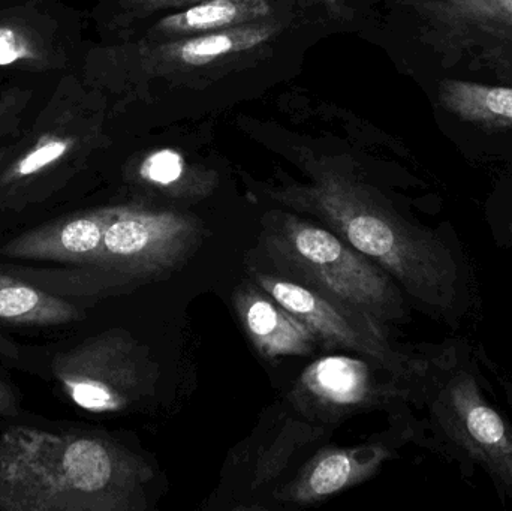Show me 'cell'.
<instances>
[{
    "label": "cell",
    "instance_id": "1",
    "mask_svg": "<svg viewBox=\"0 0 512 511\" xmlns=\"http://www.w3.org/2000/svg\"><path fill=\"white\" fill-rule=\"evenodd\" d=\"M271 197L342 237L421 308L450 321L465 311V266L454 249L439 234L403 218L370 186L316 167L310 183L286 186Z\"/></svg>",
    "mask_w": 512,
    "mask_h": 511
},
{
    "label": "cell",
    "instance_id": "2",
    "mask_svg": "<svg viewBox=\"0 0 512 511\" xmlns=\"http://www.w3.org/2000/svg\"><path fill=\"white\" fill-rule=\"evenodd\" d=\"M153 470L122 444L87 432L0 434V510L141 511Z\"/></svg>",
    "mask_w": 512,
    "mask_h": 511
},
{
    "label": "cell",
    "instance_id": "3",
    "mask_svg": "<svg viewBox=\"0 0 512 511\" xmlns=\"http://www.w3.org/2000/svg\"><path fill=\"white\" fill-rule=\"evenodd\" d=\"M402 383L400 404L420 408L429 446L463 471L484 474L499 497L512 501V420L496 401L477 348L465 339L427 348Z\"/></svg>",
    "mask_w": 512,
    "mask_h": 511
},
{
    "label": "cell",
    "instance_id": "4",
    "mask_svg": "<svg viewBox=\"0 0 512 511\" xmlns=\"http://www.w3.org/2000/svg\"><path fill=\"white\" fill-rule=\"evenodd\" d=\"M259 246L276 275L348 306L384 327L408 315L405 293L384 269L318 222L273 210Z\"/></svg>",
    "mask_w": 512,
    "mask_h": 511
},
{
    "label": "cell",
    "instance_id": "5",
    "mask_svg": "<svg viewBox=\"0 0 512 511\" xmlns=\"http://www.w3.org/2000/svg\"><path fill=\"white\" fill-rule=\"evenodd\" d=\"M54 377L81 410L117 414L143 404L155 392L158 365L131 333L111 329L54 357Z\"/></svg>",
    "mask_w": 512,
    "mask_h": 511
},
{
    "label": "cell",
    "instance_id": "6",
    "mask_svg": "<svg viewBox=\"0 0 512 511\" xmlns=\"http://www.w3.org/2000/svg\"><path fill=\"white\" fill-rule=\"evenodd\" d=\"M201 221L171 209L116 206L93 269L120 290L161 281L179 270L203 243Z\"/></svg>",
    "mask_w": 512,
    "mask_h": 511
},
{
    "label": "cell",
    "instance_id": "7",
    "mask_svg": "<svg viewBox=\"0 0 512 511\" xmlns=\"http://www.w3.org/2000/svg\"><path fill=\"white\" fill-rule=\"evenodd\" d=\"M423 39L447 66L512 86V0H408Z\"/></svg>",
    "mask_w": 512,
    "mask_h": 511
},
{
    "label": "cell",
    "instance_id": "8",
    "mask_svg": "<svg viewBox=\"0 0 512 511\" xmlns=\"http://www.w3.org/2000/svg\"><path fill=\"white\" fill-rule=\"evenodd\" d=\"M251 275L256 285L300 318L324 347L351 351L399 378L408 377L414 369L417 356L394 348L387 327L378 321L276 273L252 270Z\"/></svg>",
    "mask_w": 512,
    "mask_h": 511
},
{
    "label": "cell",
    "instance_id": "9",
    "mask_svg": "<svg viewBox=\"0 0 512 511\" xmlns=\"http://www.w3.org/2000/svg\"><path fill=\"white\" fill-rule=\"evenodd\" d=\"M291 398L306 416L336 422L360 411L400 404L403 383L364 357L327 356L304 369Z\"/></svg>",
    "mask_w": 512,
    "mask_h": 511
},
{
    "label": "cell",
    "instance_id": "10",
    "mask_svg": "<svg viewBox=\"0 0 512 511\" xmlns=\"http://www.w3.org/2000/svg\"><path fill=\"white\" fill-rule=\"evenodd\" d=\"M116 206L78 213L26 231L0 252L11 260L51 261L92 267Z\"/></svg>",
    "mask_w": 512,
    "mask_h": 511
},
{
    "label": "cell",
    "instance_id": "11",
    "mask_svg": "<svg viewBox=\"0 0 512 511\" xmlns=\"http://www.w3.org/2000/svg\"><path fill=\"white\" fill-rule=\"evenodd\" d=\"M390 450L384 444H364L351 449H325L313 456L291 483L277 494V500L294 506H310L330 500L360 483L372 479Z\"/></svg>",
    "mask_w": 512,
    "mask_h": 511
},
{
    "label": "cell",
    "instance_id": "12",
    "mask_svg": "<svg viewBox=\"0 0 512 511\" xmlns=\"http://www.w3.org/2000/svg\"><path fill=\"white\" fill-rule=\"evenodd\" d=\"M234 309L246 335L265 359L309 356L321 345L318 336L300 318L254 281L237 288Z\"/></svg>",
    "mask_w": 512,
    "mask_h": 511
},
{
    "label": "cell",
    "instance_id": "13",
    "mask_svg": "<svg viewBox=\"0 0 512 511\" xmlns=\"http://www.w3.org/2000/svg\"><path fill=\"white\" fill-rule=\"evenodd\" d=\"M276 30L273 24L256 21L233 29L186 36L162 42L155 48V56L162 62H171L177 66L201 68L221 62L225 57L259 47L267 42Z\"/></svg>",
    "mask_w": 512,
    "mask_h": 511
},
{
    "label": "cell",
    "instance_id": "14",
    "mask_svg": "<svg viewBox=\"0 0 512 511\" xmlns=\"http://www.w3.org/2000/svg\"><path fill=\"white\" fill-rule=\"evenodd\" d=\"M438 99L462 122L486 131L512 132V86L448 78L439 84Z\"/></svg>",
    "mask_w": 512,
    "mask_h": 511
},
{
    "label": "cell",
    "instance_id": "15",
    "mask_svg": "<svg viewBox=\"0 0 512 511\" xmlns=\"http://www.w3.org/2000/svg\"><path fill=\"white\" fill-rule=\"evenodd\" d=\"M270 14L267 0H204L159 20L155 35L173 39L203 35L256 23Z\"/></svg>",
    "mask_w": 512,
    "mask_h": 511
},
{
    "label": "cell",
    "instance_id": "16",
    "mask_svg": "<svg viewBox=\"0 0 512 511\" xmlns=\"http://www.w3.org/2000/svg\"><path fill=\"white\" fill-rule=\"evenodd\" d=\"M83 312L63 297L32 282L0 273V323L15 326H63L75 323Z\"/></svg>",
    "mask_w": 512,
    "mask_h": 511
},
{
    "label": "cell",
    "instance_id": "17",
    "mask_svg": "<svg viewBox=\"0 0 512 511\" xmlns=\"http://www.w3.org/2000/svg\"><path fill=\"white\" fill-rule=\"evenodd\" d=\"M144 185L176 200H203L216 188V174L194 167L177 150L164 147L150 152L138 165Z\"/></svg>",
    "mask_w": 512,
    "mask_h": 511
},
{
    "label": "cell",
    "instance_id": "18",
    "mask_svg": "<svg viewBox=\"0 0 512 511\" xmlns=\"http://www.w3.org/2000/svg\"><path fill=\"white\" fill-rule=\"evenodd\" d=\"M14 276L38 285L42 290L63 297L110 296L122 291L113 278L93 267L78 266L77 270L17 269Z\"/></svg>",
    "mask_w": 512,
    "mask_h": 511
},
{
    "label": "cell",
    "instance_id": "19",
    "mask_svg": "<svg viewBox=\"0 0 512 511\" xmlns=\"http://www.w3.org/2000/svg\"><path fill=\"white\" fill-rule=\"evenodd\" d=\"M66 150H68V143L65 141H51V143L38 147L17 165L18 176L27 177L38 173L42 168L48 167L57 159L62 158Z\"/></svg>",
    "mask_w": 512,
    "mask_h": 511
},
{
    "label": "cell",
    "instance_id": "20",
    "mask_svg": "<svg viewBox=\"0 0 512 511\" xmlns=\"http://www.w3.org/2000/svg\"><path fill=\"white\" fill-rule=\"evenodd\" d=\"M23 47L12 30L0 29V65H11L21 57Z\"/></svg>",
    "mask_w": 512,
    "mask_h": 511
},
{
    "label": "cell",
    "instance_id": "21",
    "mask_svg": "<svg viewBox=\"0 0 512 511\" xmlns=\"http://www.w3.org/2000/svg\"><path fill=\"white\" fill-rule=\"evenodd\" d=\"M17 410V399H15L14 393L5 384L0 383V416H14Z\"/></svg>",
    "mask_w": 512,
    "mask_h": 511
},
{
    "label": "cell",
    "instance_id": "22",
    "mask_svg": "<svg viewBox=\"0 0 512 511\" xmlns=\"http://www.w3.org/2000/svg\"><path fill=\"white\" fill-rule=\"evenodd\" d=\"M141 5L146 6L147 9H167V8H180V6H192L195 3L204 2V0H138Z\"/></svg>",
    "mask_w": 512,
    "mask_h": 511
},
{
    "label": "cell",
    "instance_id": "23",
    "mask_svg": "<svg viewBox=\"0 0 512 511\" xmlns=\"http://www.w3.org/2000/svg\"><path fill=\"white\" fill-rule=\"evenodd\" d=\"M501 386L502 396H504L505 405L512 413V374L502 375L498 378Z\"/></svg>",
    "mask_w": 512,
    "mask_h": 511
},
{
    "label": "cell",
    "instance_id": "24",
    "mask_svg": "<svg viewBox=\"0 0 512 511\" xmlns=\"http://www.w3.org/2000/svg\"><path fill=\"white\" fill-rule=\"evenodd\" d=\"M328 6H336L339 3V0H325Z\"/></svg>",
    "mask_w": 512,
    "mask_h": 511
}]
</instances>
